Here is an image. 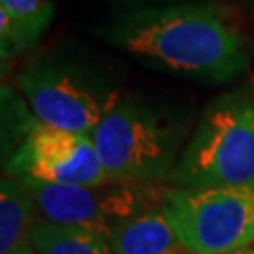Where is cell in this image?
Returning a JSON list of instances; mask_svg holds the SVG:
<instances>
[{
    "label": "cell",
    "instance_id": "8992f818",
    "mask_svg": "<svg viewBox=\"0 0 254 254\" xmlns=\"http://www.w3.org/2000/svg\"><path fill=\"white\" fill-rule=\"evenodd\" d=\"M21 87L36 121L75 134H89L100 125L117 96L98 91L68 66L34 61L21 73Z\"/></svg>",
    "mask_w": 254,
    "mask_h": 254
},
{
    "label": "cell",
    "instance_id": "4fadbf2b",
    "mask_svg": "<svg viewBox=\"0 0 254 254\" xmlns=\"http://www.w3.org/2000/svg\"><path fill=\"white\" fill-rule=\"evenodd\" d=\"M228 254H254V247H245V249H239V251H234V253H228Z\"/></svg>",
    "mask_w": 254,
    "mask_h": 254
},
{
    "label": "cell",
    "instance_id": "7c38bea8",
    "mask_svg": "<svg viewBox=\"0 0 254 254\" xmlns=\"http://www.w3.org/2000/svg\"><path fill=\"white\" fill-rule=\"evenodd\" d=\"M9 254H36V251H34V247L30 245V241H25L23 245H19L15 251H11Z\"/></svg>",
    "mask_w": 254,
    "mask_h": 254
},
{
    "label": "cell",
    "instance_id": "7a4b0ae2",
    "mask_svg": "<svg viewBox=\"0 0 254 254\" xmlns=\"http://www.w3.org/2000/svg\"><path fill=\"white\" fill-rule=\"evenodd\" d=\"M166 183L173 189L254 185V98L220 96L203 113Z\"/></svg>",
    "mask_w": 254,
    "mask_h": 254
},
{
    "label": "cell",
    "instance_id": "6da1fadb",
    "mask_svg": "<svg viewBox=\"0 0 254 254\" xmlns=\"http://www.w3.org/2000/svg\"><path fill=\"white\" fill-rule=\"evenodd\" d=\"M109 40L128 53L201 79L222 81L249 63L239 34L217 13L201 8L128 17L111 28Z\"/></svg>",
    "mask_w": 254,
    "mask_h": 254
},
{
    "label": "cell",
    "instance_id": "3957f363",
    "mask_svg": "<svg viewBox=\"0 0 254 254\" xmlns=\"http://www.w3.org/2000/svg\"><path fill=\"white\" fill-rule=\"evenodd\" d=\"M91 137L109 181L158 185L175 164L183 128L145 104L117 100Z\"/></svg>",
    "mask_w": 254,
    "mask_h": 254
},
{
    "label": "cell",
    "instance_id": "ba28073f",
    "mask_svg": "<svg viewBox=\"0 0 254 254\" xmlns=\"http://www.w3.org/2000/svg\"><path fill=\"white\" fill-rule=\"evenodd\" d=\"M108 239L113 254H194L183 245L162 209L121 222Z\"/></svg>",
    "mask_w": 254,
    "mask_h": 254
},
{
    "label": "cell",
    "instance_id": "8fae6325",
    "mask_svg": "<svg viewBox=\"0 0 254 254\" xmlns=\"http://www.w3.org/2000/svg\"><path fill=\"white\" fill-rule=\"evenodd\" d=\"M36 200L23 179L4 177L0 185V254H9L28 241Z\"/></svg>",
    "mask_w": 254,
    "mask_h": 254
},
{
    "label": "cell",
    "instance_id": "30bf717a",
    "mask_svg": "<svg viewBox=\"0 0 254 254\" xmlns=\"http://www.w3.org/2000/svg\"><path fill=\"white\" fill-rule=\"evenodd\" d=\"M28 241L36 254H113L106 234L49 220H34Z\"/></svg>",
    "mask_w": 254,
    "mask_h": 254
},
{
    "label": "cell",
    "instance_id": "277c9868",
    "mask_svg": "<svg viewBox=\"0 0 254 254\" xmlns=\"http://www.w3.org/2000/svg\"><path fill=\"white\" fill-rule=\"evenodd\" d=\"M162 213L194 254H228L254 243V185L166 187Z\"/></svg>",
    "mask_w": 254,
    "mask_h": 254
},
{
    "label": "cell",
    "instance_id": "9c48e42d",
    "mask_svg": "<svg viewBox=\"0 0 254 254\" xmlns=\"http://www.w3.org/2000/svg\"><path fill=\"white\" fill-rule=\"evenodd\" d=\"M53 4L49 0H0L2 59L30 46L49 27Z\"/></svg>",
    "mask_w": 254,
    "mask_h": 254
},
{
    "label": "cell",
    "instance_id": "5b68a950",
    "mask_svg": "<svg viewBox=\"0 0 254 254\" xmlns=\"http://www.w3.org/2000/svg\"><path fill=\"white\" fill-rule=\"evenodd\" d=\"M21 179V177H19ZM36 207L49 222L91 228L109 236L113 228L128 218L162 209L164 189L158 185L113 183L98 187L57 185L23 179Z\"/></svg>",
    "mask_w": 254,
    "mask_h": 254
},
{
    "label": "cell",
    "instance_id": "52a82bcc",
    "mask_svg": "<svg viewBox=\"0 0 254 254\" xmlns=\"http://www.w3.org/2000/svg\"><path fill=\"white\" fill-rule=\"evenodd\" d=\"M9 175L57 185L98 187L109 183L94 141L34 121L6 166Z\"/></svg>",
    "mask_w": 254,
    "mask_h": 254
}]
</instances>
